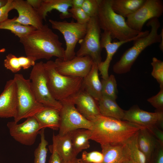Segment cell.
Segmentation results:
<instances>
[{"label":"cell","mask_w":163,"mask_h":163,"mask_svg":"<svg viewBox=\"0 0 163 163\" xmlns=\"http://www.w3.org/2000/svg\"><path fill=\"white\" fill-rule=\"evenodd\" d=\"M34 116L41 129L48 128L53 130H59L60 120L59 110L47 107L37 113Z\"/></svg>","instance_id":"obj_23"},{"label":"cell","mask_w":163,"mask_h":163,"mask_svg":"<svg viewBox=\"0 0 163 163\" xmlns=\"http://www.w3.org/2000/svg\"><path fill=\"white\" fill-rule=\"evenodd\" d=\"M98 71V65L94 63L88 73L83 78L82 87L97 101L102 97V85Z\"/></svg>","instance_id":"obj_22"},{"label":"cell","mask_w":163,"mask_h":163,"mask_svg":"<svg viewBox=\"0 0 163 163\" xmlns=\"http://www.w3.org/2000/svg\"><path fill=\"white\" fill-rule=\"evenodd\" d=\"M68 99L72 101L79 112L89 121L93 117L100 114L97 101L82 88Z\"/></svg>","instance_id":"obj_18"},{"label":"cell","mask_w":163,"mask_h":163,"mask_svg":"<svg viewBox=\"0 0 163 163\" xmlns=\"http://www.w3.org/2000/svg\"><path fill=\"white\" fill-rule=\"evenodd\" d=\"M158 143L155 138L147 129L142 128L138 132V145L145 156L147 163H148Z\"/></svg>","instance_id":"obj_24"},{"label":"cell","mask_w":163,"mask_h":163,"mask_svg":"<svg viewBox=\"0 0 163 163\" xmlns=\"http://www.w3.org/2000/svg\"><path fill=\"white\" fill-rule=\"evenodd\" d=\"M72 7V0H42L36 10L43 20H45L48 13L54 9L60 13L61 19H64L72 17L71 14L68 11Z\"/></svg>","instance_id":"obj_19"},{"label":"cell","mask_w":163,"mask_h":163,"mask_svg":"<svg viewBox=\"0 0 163 163\" xmlns=\"http://www.w3.org/2000/svg\"><path fill=\"white\" fill-rule=\"evenodd\" d=\"M148 163H163V145L158 143Z\"/></svg>","instance_id":"obj_38"},{"label":"cell","mask_w":163,"mask_h":163,"mask_svg":"<svg viewBox=\"0 0 163 163\" xmlns=\"http://www.w3.org/2000/svg\"><path fill=\"white\" fill-rule=\"evenodd\" d=\"M7 126L11 136L21 144L31 146L35 143L41 128L34 116L29 117L18 124L14 121L8 122Z\"/></svg>","instance_id":"obj_12"},{"label":"cell","mask_w":163,"mask_h":163,"mask_svg":"<svg viewBox=\"0 0 163 163\" xmlns=\"http://www.w3.org/2000/svg\"><path fill=\"white\" fill-rule=\"evenodd\" d=\"M101 30L97 16L90 18L87 23L86 33L79 41L80 47L76 52L78 56H89L98 66L102 62Z\"/></svg>","instance_id":"obj_8"},{"label":"cell","mask_w":163,"mask_h":163,"mask_svg":"<svg viewBox=\"0 0 163 163\" xmlns=\"http://www.w3.org/2000/svg\"><path fill=\"white\" fill-rule=\"evenodd\" d=\"M53 143L61 161L69 162L77 158L73 149L70 132L62 136L53 134Z\"/></svg>","instance_id":"obj_21"},{"label":"cell","mask_w":163,"mask_h":163,"mask_svg":"<svg viewBox=\"0 0 163 163\" xmlns=\"http://www.w3.org/2000/svg\"><path fill=\"white\" fill-rule=\"evenodd\" d=\"M4 65L6 69L13 73L17 72L22 69L19 62L18 57L11 53L6 56L4 61Z\"/></svg>","instance_id":"obj_35"},{"label":"cell","mask_w":163,"mask_h":163,"mask_svg":"<svg viewBox=\"0 0 163 163\" xmlns=\"http://www.w3.org/2000/svg\"><path fill=\"white\" fill-rule=\"evenodd\" d=\"M27 2L36 10L40 6L42 0H27Z\"/></svg>","instance_id":"obj_43"},{"label":"cell","mask_w":163,"mask_h":163,"mask_svg":"<svg viewBox=\"0 0 163 163\" xmlns=\"http://www.w3.org/2000/svg\"><path fill=\"white\" fill-rule=\"evenodd\" d=\"M68 11L72 15V17L77 21V22L81 24H86L89 21L90 17L82 10V8L71 7Z\"/></svg>","instance_id":"obj_36"},{"label":"cell","mask_w":163,"mask_h":163,"mask_svg":"<svg viewBox=\"0 0 163 163\" xmlns=\"http://www.w3.org/2000/svg\"><path fill=\"white\" fill-rule=\"evenodd\" d=\"M163 13L162 0H145L138 9L126 18V21L131 29L141 32L146 21L153 18H158Z\"/></svg>","instance_id":"obj_11"},{"label":"cell","mask_w":163,"mask_h":163,"mask_svg":"<svg viewBox=\"0 0 163 163\" xmlns=\"http://www.w3.org/2000/svg\"><path fill=\"white\" fill-rule=\"evenodd\" d=\"M44 129H42L40 132V142L34 152V163H46L48 142L45 139Z\"/></svg>","instance_id":"obj_31"},{"label":"cell","mask_w":163,"mask_h":163,"mask_svg":"<svg viewBox=\"0 0 163 163\" xmlns=\"http://www.w3.org/2000/svg\"><path fill=\"white\" fill-rule=\"evenodd\" d=\"M16 17L11 19L8 18L0 23V29L10 30L20 38L24 37L36 29L32 26L24 25L16 22L15 20Z\"/></svg>","instance_id":"obj_28"},{"label":"cell","mask_w":163,"mask_h":163,"mask_svg":"<svg viewBox=\"0 0 163 163\" xmlns=\"http://www.w3.org/2000/svg\"><path fill=\"white\" fill-rule=\"evenodd\" d=\"M103 156L102 152L93 151L88 152L84 151L81 158H78L79 163H102Z\"/></svg>","instance_id":"obj_33"},{"label":"cell","mask_w":163,"mask_h":163,"mask_svg":"<svg viewBox=\"0 0 163 163\" xmlns=\"http://www.w3.org/2000/svg\"><path fill=\"white\" fill-rule=\"evenodd\" d=\"M17 87V113L14 121L34 116L37 113L47 108L37 101L30 87V81L21 74H16L13 78Z\"/></svg>","instance_id":"obj_6"},{"label":"cell","mask_w":163,"mask_h":163,"mask_svg":"<svg viewBox=\"0 0 163 163\" xmlns=\"http://www.w3.org/2000/svg\"><path fill=\"white\" fill-rule=\"evenodd\" d=\"M100 0H84L82 8L90 18L97 16Z\"/></svg>","instance_id":"obj_34"},{"label":"cell","mask_w":163,"mask_h":163,"mask_svg":"<svg viewBox=\"0 0 163 163\" xmlns=\"http://www.w3.org/2000/svg\"><path fill=\"white\" fill-rule=\"evenodd\" d=\"M54 63L56 70L60 74L84 78L90 71L94 62L89 56H75L72 59L67 61L57 58Z\"/></svg>","instance_id":"obj_13"},{"label":"cell","mask_w":163,"mask_h":163,"mask_svg":"<svg viewBox=\"0 0 163 163\" xmlns=\"http://www.w3.org/2000/svg\"><path fill=\"white\" fill-rule=\"evenodd\" d=\"M14 9L18 13L15 21L21 24L33 27L36 29L43 25V19L37 10L26 1L23 0H14Z\"/></svg>","instance_id":"obj_17"},{"label":"cell","mask_w":163,"mask_h":163,"mask_svg":"<svg viewBox=\"0 0 163 163\" xmlns=\"http://www.w3.org/2000/svg\"><path fill=\"white\" fill-rule=\"evenodd\" d=\"M90 139L101 145L125 144L142 127L129 121L104 117L92 118Z\"/></svg>","instance_id":"obj_1"},{"label":"cell","mask_w":163,"mask_h":163,"mask_svg":"<svg viewBox=\"0 0 163 163\" xmlns=\"http://www.w3.org/2000/svg\"><path fill=\"white\" fill-rule=\"evenodd\" d=\"M47 77V85L52 97L59 102L71 97L82 88L83 78L62 75L56 70L54 61L43 63Z\"/></svg>","instance_id":"obj_5"},{"label":"cell","mask_w":163,"mask_h":163,"mask_svg":"<svg viewBox=\"0 0 163 163\" xmlns=\"http://www.w3.org/2000/svg\"><path fill=\"white\" fill-rule=\"evenodd\" d=\"M5 49L4 48L0 49V53L4 52L5 51Z\"/></svg>","instance_id":"obj_48"},{"label":"cell","mask_w":163,"mask_h":163,"mask_svg":"<svg viewBox=\"0 0 163 163\" xmlns=\"http://www.w3.org/2000/svg\"><path fill=\"white\" fill-rule=\"evenodd\" d=\"M19 62L21 68L24 69H28L31 66H34L36 59L30 56H21L18 57Z\"/></svg>","instance_id":"obj_40"},{"label":"cell","mask_w":163,"mask_h":163,"mask_svg":"<svg viewBox=\"0 0 163 163\" xmlns=\"http://www.w3.org/2000/svg\"><path fill=\"white\" fill-rule=\"evenodd\" d=\"M49 21L52 28L57 30L63 35L66 43L63 60L72 59L76 56L75 50L77 43L85 36L87 31V24H81L74 21H58L50 19Z\"/></svg>","instance_id":"obj_9"},{"label":"cell","mask_w":163,"mask_h":163,"mask_svg":"<svg viewBox=\"0 0 163 163\" xmlns=\"http://www.w3.org/2000/svg\"><path fill=\"white\" fill-rule=\"evenodd\" d=\"M123 120L134 123L147 129L154 126H163V112H150L134 105L124 111Z\"/></svg>","instance_id":"obj_14"},{"label":"cell","mask_w":163,"mask_h":163,"mask_svg":"<svg viewBox=\"0 0 163 163\" xmlns=\"http://www.w3.org/2000/svg\"><path fill=\"white\" fill-rule=\"evenodd\" d=\"M101 82L102 97L116 100L117 97V85L114 75H111L106 79H102Z\"/></svg>","instance_id":"obj_30"},{"label":"cell","mask_w":163,"mask_h":163,"mask_svg":"<svg viewBox=\"0 0 163 163\" xmlns=\"http://www.w3.org/2000/svg\"><path fill=\"white\" fill-rule=\"evenodd\" d=\"M138 132L126 143L129 150V159L132 163H147L145 156L138 145Z\"/></svg>","instance_id":"obj_29"},{"label":"cell","mask_w":163,"mask_h":163,"mask_svg":"<svg viewBox=\"0 0 163 163\" xmlns=\"http://www.w3.org/2000/svg\"><path fill=\"white\" fill-rule=\"evenodd\" d=\"M98 102L101 115L123 120L125 110L119 107L115 100L101 97Z\"/></svg>","instance_id":"obj_25"},{"label":"cell","mask_w":163,"mask_h":163,"mask_svg":"<svg viewBox=\"0 0 163 163\" xmlns=\"http://www.w3.org/2000/svg\"><path fill=\"white\" fill-rule=\"evenodd\" d=\"M151 65L152 67V76L155 78L160 85V88H163V62L154 57Z\"/></svg>","instance_id":"obj_32"},{"label":"cell","mask_w":163,"mask_h":163,"mask_svg":"<svg viewBox=\"0 0 163 163\" xmlns=\"http://www.w3.org/2000/svg\"><path fill=\"white\" fill-rule=\"evenodd\" d=\"M70 132L73 149L75 154L90 147V130L78 129Z\"/></svg>","instance_id":"obj_27"},{"label":"cell","mask_w":163,"mask_h":163,"mask_svg":"<svg viewBox=\"0 0 163 163\" xmlns=\"http://www.w3.org/2000/svg\"><path fill=\"white\" fill-rule=\"evenodd\" d=\"M123 163H132L131 161L129 159H128L125 161Z\"/></svg>","instance_id":"obj_47"},{"label":"cell","mask_w":163,"mask_h":163,"mask_svg":"<svg viewBox=\"0 0 163 163\" xmlns=\"http://www.w3.org/2000/svg\"><path fill=\"white\" fill-rule=\"evenodd\" d=\"M61 163H79L78 158H77L76 159L73 161L69 162H65L61 161Z\"/></svg>","instance_id":"obj_45"},{"label":"cell","mask_w":163,"mask_h":163,"mask_svg":"<svg viewBox=\"0 0 163 163\" xmlns=\"http://www.w3.org/2000/svg\"><path fill=\"white\" fill-rule=\"evenodd\" d=\"M59 102L62 107L59 111V135L62 136L78 129H91V122L79 112L72 101L68 99Z\"/></svg>","instance_id":"obj_10"},{"label":"cell","mask_w":163,"mask_h":163,"mask_svg":"<svg viewBox=\"0 0 163 163\" xmlns=\"http://www.w3.org/2000/svg\"><path fill=\"white\" fill-rule=\"evenodd\" d=\"M42 61L33 66L29 79L31 90L39 103L45 107L55 109L60 111L62 105L51 95L47 85V77Z\"/></svg>","instance_id":"obj_7"},{"label":"cell","mask_w":163,"mask_h":163,"mask_svg":"<svg viewBox=\"0 0 163 163\" xmlns=\"http://www.w3.org/2000/svg\"><path fill=\"white\" fill-rule=\"evenodd\" d=\"M150 27L151 30L147 34L133 41V45L127 50L120 59L113 66V72L117 74H123L129 72L139 55L148 46L158 43L163 38V29L158 33L160 23L158 18L149 20L146 24Z\"/></svg>","instance_id":"obj_3"},{"label":"cell","mask_w":163,"mask_h":163,"mask_svg":"<svg viewBox=\"0 0 163 163\" xmlns=\"http://www.w3.org/2000/svg\"><path fill=\"white\" fill-rule=\"evenodd\" d=\"M14 9V0H8L6 3L0 8V23L8 19L9 12Z\"/></svg>","instance_id":"obj_39"},{"label":"cell","mask_w":163,"mask_h":163,"mask_svg":"<svg viewBox=\"0 0 163 163\" xmlns=\"http://www.w3.org/2000/svg\"><path fill=\"white\" fill-rule=\"evenodd\" d=\"M147 101L155 108L156 112H163V88H160L157 94L149 98Z\"/></svg>","instance_id":"obj_37"},{"label":"cell","mask_w":163,"mask_h":163,"mask_svg":"<svg viewBox=\"0 0 163 163\" xmlns=\"http://www.w3.org/2000/svg\"><path fill=\"white\" fill-rule=\"evenodd\" d=\"M50 147L52 153L48 163H61V160L56 149L55 146L53 144Z\"/></svg>","instance_id":"obj_42"},{"label":"cell","mask_w":163,"mask_h":163,"mask_svg":"<svg viewBox=\"0 0 163 163\" xmlns=\"http://www.w3.org/2000/svg\"><path fill=\"white\" fill-rule=\"evenodd\" d=\"M158 127L154 126L148 130L155 138L158 142L163 145V132Z\"/></svg>","instance_id":"obj_41"},{"label":"cell","mask_w":163,"mask_h":163,"mask_svg":"<svg viewBox=\"0 0 163 163\" xmlns=\"http://www.w3.org/2000/svg\"><path fill=\"white\" fill-rule=\"evenodd\" d=\"M148 30L141 32L135 37L124 41H118L116 42H111L112 38L110 34L104 31L101 33V44L102 49L104 48L107 53L106 58L103 62H101L98 65L99 71L101 75L102 79L107 78L109 76L108 69L110 62L113 56L119 48L123 44L134 41L137 38L147 34Z\"/></svg>","instance_id":"obj_15"},{"label":"cell","mask_w":163,"mask_h":163,"mask_svg":"<svg viewBox=\"0 0 163 163\" xmlns=\"http://www.w3.org/2000/svg\"><path fill=\"white\" fill-rule=\"evenodd\" d=\"M84 1V0H72V7L82 8Z\"/></svg>","instance_id":"obj_44"},{"label":"cell","mask_w":163,"mask_h":163,"mask_svg":"<svg viewBox=\"0 0 163 163\" xmlns=\"http://www.w3.org/2000/svg\"><path fill=\"white\" fill-rule=\"evenodd\" d=\"M17 87L14 79L7 81L0 94V118L16 117L17 110Z\"/></svg>","instance_id":"obj_16"},{"label":"cell","mask_w":163,"mask_h":163,"mask_svg":"<svg viewBox=\"0 0 163 163\" xmlns=\"http://www.w3.org/2000/svg\"><path fill=\"white\" fill-rule=\"evenodd\" d=\"M7 1L8 0H0V8L5 5Z\"/></svg>","instance_id":"obj_46"},{"label":"cell","mask_w":163,"mask_h":163,"mask_svg":"<svg viewBox=\"0 0 163 163\" xmlns=\"http://www.w3.org/2000/svg\"><path fill=\"white\" fill-rule=\"evenodd\" d=\"M97 17L101 29L109 33L112 39L126 40L135 37L140 32L131 29L125 18L113 11L110 0H100Z\"/></svg>","instance_id":"obj_4"},{"label":"cell","mask_w":163,"mask_h":163,"mask_svg":"<svg viewBox=\"0 0 163 163\" xmlns=\"http://www.w3.org/2000/svg\"><path fill=\"white\" fill-rule=\"evenodd\" d=\"M20 42L24 46L27 56L33 57L36 60H49L53 56L62 59L64 57L62 43L58 36L46 24L20 38Z\"/></svg>","instance_id":"obj_2"},{"label":"cell","mask_w":163,"mask_h":163,"mask_svg":"<svg viewBox=\"0 0 163 163\" xmlns=\"http://www.w3.org/2000/svg\"><path fill=\"white\" fill-rule=\"evenodd\" d=\"M145 0H110L112 8L116 13L127 18L138 9Z\"/></svg>","instance_id":"obj_26"},{"label":"cell","mask_w":163,"mask_h":163,"mask_svg":"<svg viewBox=\"0 0 163 163\" xmlns=\"http://www.w3.org/2000/svg\"><path fill=\"white\" fill-rule=\"evenodd\" d=\"M103 159L102 163H123L129 159V150L126 143L101 145Z\"/></svg>","instance_id":"obj_20"}]
</instances>
